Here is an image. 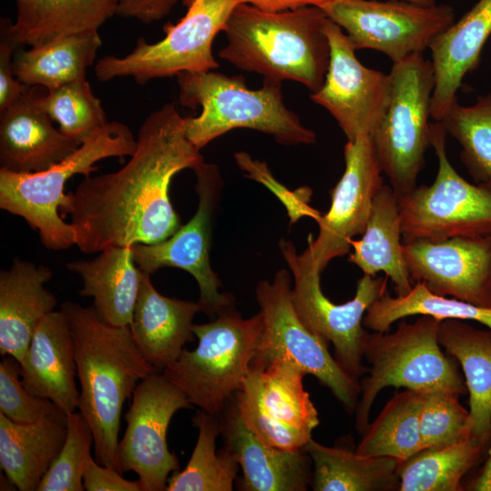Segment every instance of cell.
I'll return each instance as SVG.
<instances>
[{"label": "cell", "mask_w": 491, "mask_h": 491, "mask_svg": "<svg viewBox=\"0 0 491 491\" xmlns=\"http://www.w3.org/2000/svg\"><path fill=\"white\" fill-rule=\"evenodd\" d=\"M185 124L174 104L151 112L125 165L85 176L67 193L61 213L70 216L75 246L83 253L158 243L181 226L169 197L171 182L179 172L205 163L186 136Z\"/></svg>", "instance_id": "1"}, {"label": "cell", "mask_w": 491, "mask_h": 491, "mask_svg": "<svg viewBox=\"0 0 491 491\" xmlns=\"http://www.w3.org/2000/svg\"><path fill=\"white\" fill-rule=\"evenodd\" d=\"M60 310L74 338L80 385L77 408L91 426L95 460L120 472L118 444L124 403L155 371L138 350L129 326L105 323L93 306L65 301Z\"/></svg>", "instance_id": "2"}, {"label": "cell", "mask_w": 491, "mask_h": 491, "mask_svg": "<svg viewBox=\"0 0 491 491\" xmlns=\"http://www.w3.org/2000/svg\"><path fill=\"white\" fill-rule=\"evenodd\" d=\"M326 18L316 6L272 12L240 3L227 20L218 56L264 80L296 81L316 92L329 65Z\"/></svg>", "instance_id": "3"}, {"label": "cell", "mask_w": 491, "mask_h": 491, "mask_svg": "<svg viewBox=\"0 0 491 491\" xmlns=\"http://www.w3.org/2000/svg\"><path fill=\"white\" fill-rule=\"evenodd\" d=\"M176 79L181 105L202 108L198 116L186 117L185 124L187 138L200 150L236 128L262 132L285 145L316 142V134L286 105L280 82L264 80L254 90L243 77L215 71L184 72Z\"/></svg>", "instance_id": "4"}, {"label": "cell", "mask_w": 491, "mask_h": 491, "mask_svg": "<svg viewBox=\"0 0 491 491\" xmlns=\"http://www.w3.org/2000/svg\"><path fill=\"white\" fill-rule=\"evenodd\" d=\"M136 145L130 128L113 121L46 170L19 174L0 168V208L25 219L50 250L75 246L73 225L58 213L66 199V182L76 175H91L98 169L95 165L100 160L130 156Z\"/></svg>", "instance_id": "5"}, {"label": "cell", "mask_w": 491, "mask_h": 491, "mask_svg": "<svg viewBox=\"0 0 491 491\" xmlns=\"http://www.w3.org/2000/svg\"><path fill=\"white\" fill-rule=\"evenodd\" d=\"M440 320L421 316L415 322L401 319L393 333H368L364 358L367 376L361 378L355 409V426L363 434L376 397L388 386L418 392L444 388L459 396L467 392L455 361L445 355L438 341Z\"/></svg>", "instance_id": "6"}, {"label": "cell", "mask_w": 491, "mask_h": 491, "mask_svg": "<svg viewBox=\"0 0 491 491\" xmlns=\"http://www.w3.org/2000/svg\"><path fill=\"white\" fill-rule=\"evenodd\" d=\"M263 327L261 314L243 318L228 308L206 324H193L194 350L184 348L162 374L189 402L216 416L242 386L256 356Z\"/></svg>", "instance_id": "7"}, {"label": "cell", "mask_w": 491, "mask_h": 491, "mask_svg": "<svg viewBox=\"0 0 491 491\" xmlns=\"http://www.w3.org/2000/svg\"><path fill=\"white\" fill-rule=\"evenodd\" d=\"M185 15L175 25H166L165 36L148 43L138 38L124 56L105 55L95 65L97 80L133 78L145 85L180 73H203L219 67L212 52L216 35L225 30L234 8L243 0H184Z\"/></svg>", "instance_id": "8"}, {"label": "cell", "mask_w": 491, "mask_h": 491, "mask_svg": "<svg viewBox=\"0 0 491 491\" xmlns=\"http://www.w3.org/2000/svg\"><path fill=\"white\" fill-rule=\"evenodd\" d=\"M446 135L440 122L430 124L436 176L430 185L398 196L403 243L491 237V188L473 185L455 170L446 152Z\"/></svg>", "instance_id": "9"}, {"label": "cell", "mask_w": 491, "mask_h": 491, "mask_svg": "<svg viewBox=\"0 0 491 491\" xmlns=\"http://www.w3.org/2000/svg\"><path fill=\"white\" fill-rule=\"evenodd\" d=\"M389 75L390 103L372 139L382 172L400 196L416 186L430 146L435 79L432 62L423 54L393 63Z\"/></svg>", "instance_id": "10"}, {"label": "cell", "mask_w": 491, "mask_h": 491, "mask_svg": "<svg viewBox=\"0 0 491 491\" xmlns=\"http://www.w3.org/2000/svg\"><path fill=\"white\" fill-rule=\"evenodd\" d=\"M279 248L294 277L291 299L298 317L312 333L333 345L335 359L359 381L368 372L363 364L368 335L363 318L368 307L387 291L388 277L364 275L357 281L355 296L335 304L322 291L318 267L303 252L298 254L288 240L281 239Z\"/></svg>", "instance_id": "11"}, {"label": "cell", "mask_w": 491, "mask_h": 491, "mask_svg": "<svg viewBox=\"0 0 491 491\" xmlns=\"http://www.w3.org/2000/svg\"><path fill=\"white\" fill-rule=\"evenodd\" d=\"M291 289V276L284 268L272 281L257 283L256 299L263 327L252 363L265 367L278 359L288 360L327 387L348 413L355 412L359 381L332 356L329 344L302 323L292 303Z\"/></svg>", "instance_id": "12"}, {"label": "cell", "mask_w": 491, "mask_h": 491, "mask_svg": "<svg viewBox=\"0 0 491 491\" xmlns=\"http://www.w3.org/2000/svg\"><path fill=\"white\" fill-rule=\"evenodd\" d=\"M305 375L285 359L265 367L252 363L235 406L246 427L265 444L293 451L312 438L319 418L304 388Z\"/></svg>", "instance_id": "13"}, {"label": "cell", "mask_w": 491, "mask_h": 491, "mask_svg": "<svg viewBox=\"0 0 491 491\" xmlns=\"http://www.w3.org/2000/svg\"><path fill=\"white\" fill-rule=\"evenodd\" d=\"M321 9L345 31L356 50L379 51L392 63L423 54L455 21L448 5L404 0H336Z\"/></svg>", "instance_id": "14"}, {"label": "cell", "mask_w": 491, "mask_h": 491, "mask_svg": "<svg viewBox=\"0 0 491 491\" xmlns=\"http://www.w3.org/2000/svg\"><path fill=\"white\" fill-rule=\"evenodd\" d=\"M195 173L198 205L191 219L168 238L150 245L135 244L132 250L144 273L152 275L164 267L188 272L197 282L202 312L213 316L235 305L231 294L219 291L222 283L210 264L212 224L223 182L215 165L204 163Z\"/></svg>", "instance_id": "15"}, {"label": "cell", "mask_w": 491, "mask_h": 491, "mask_svg": "<svg viewBox=\"0 0 491 491\" xmlns=\"http://www.w3.org/2000/svg\"><path fill=\"white\" fill-rule=\"evenodd\" d=\"M192 406L162 373H152L135 387L125 415L126 428L118 444V463L122 474H137L142 491H165L169 474L179 467L167 446V428L176 411Z\"/></svg>", "instance_id": "16"}, {"label": "cell", "mask_w": 491, "mask_h": 491, "mask_svg": "<svg viewBox=\"0 0 491 491\" xmlns=\"http://www.w3.org/2000/svg\"><path fill=\"white\" fill-rule=\"evenodd\" d=\"M330 46L327 72L310 98L334 117L347 141L371 136L388 108L391 77L365 66L345 31L328 17L324 25Z\"/></svg>", "instance_id": "17"}, {"label": "cell", "mask_w": 491, "mask_h": 491, "mask_svg": "<svg viewBox=\"0 0 491 491\" xmlns=\"http://www.w3.org/2000/svg\"><path fill=\"white\" fill-rule=\"evenodd\" d=\"M345 171L331 191V205L316 220L319 232L309 235L303 252L323 272L336 257L350 253L353 237L363 235L373 200L383 184L373 139L361 135L344 147Z\"/></svg>", "instance_id": "18"}, {"label": "cell", "mask_w": 491, "mask_h": 491, "mask_svg": "<svg viewBox=\"0 0 491 491\" xmlns=\"http://www.w3.org/2000/svg\"><path fill=\"white\" fill-rule=\"evenodd\" d=\"M412 282L432 293L491 306V237L403 243Z\"/></svg>", "instance_id": "19"}, {"label": "cell", "mask_w": 491, "mask_h": 491, "mask_svg": "<svg viewBox=\"0 0 491 491\" xmlns=\"http://www.w3.org/2000/svg\"><path fill=\"white\" fill-rule=\"evenodd\" d=\"M38 86H31L0 110V168L36 173L59 163L82 143L65 135L37 105Z\"/></svg>", "instance_id": "20"}, {"label": "cell", "mask_w": 491, "mask_h": 491, "mask_svg": "<svg viewBox=\"0 0 491 491\" xmlns=\"http://www.w3.org/2000/svg\"><path fill=\"white\" fill-rule=\"evenodd\" d=\"M19 364L27 391L51 400L66 416L75 411L79 401L75 349L62 310H55L40 321Z\"/></svg>", "instance_id": "21"}, {"label": "cell", "mask_w": 491, "mask_h": 491, "mask_svg": "<svg viewBox=\"0 0 491 491\" xmlns=\"http://www.w3.org/2000/svg\"><path fill=\"white\" fill-rule=\"evenodd\" d=\"M220 424L225 447L242 470L241 490H307L312 481L311 458L303 448L290 451L265 444L246 427L235 404Z\"/></svg>", "instance_id": "22"}, {"label": "cell", "mask_w": 491, "mask_h": 491, "mask_svg": "<svg viewBox=\"0 0 491 491\" xmlns=\"http://www.w3.org/2000/svg\"><path fill=\"white\" fill-rule=\"evenodd\" d=\"M202 312L198 302L168 297L142 272L137 300L129 326L134 341L146 362L162 373L194 341L193 319Z\"/></svg>", "instance_id": "23"}, {"label": "cell", "mask_w": 491, "mask_h": 491, "mask_svg": "<svg viewBox=\"0 0 491 491\" xmlns=\"http://www.w3.org/2000/svg\"><path fill=\"white\" fill-rule=\"evenodd\" d=\"M53 276L51 268L15 258L0 272V354L20 362L35 327L57 305L45 287Z\"/></svg>", "instance_id": "24"}, {"label": "cell", "mask_w": 491, "mask_h": 491, "mask_svg": "<svg viewBox=\"0 0 491 491\" xmlns=\"http://www.w3.org/2000/svg\"><path fill=\"white\" fill-rule=\"evenodd\" d=\"M491 35V0H478L457 22L452 23L429 45L435 85L431 117L439 122L457 101L467 73L476 67L482 48Z\"/></svg>", "instance_id": "25"}, {"label": "cell", "mask_w": 491, "mask_h": 491, "mask_svg": "<svg viewBox=\"0 0 491 491\" xmlns=\"http://www.w3.org/2000/svg\"><path fill=\"white\" fill-rule=\"evenodd\" d=\"M82 280L80 295L93 298L98 317L115 326H129L137 300L142 271L136 266L132 246H111L90 260L66 264Z\"/></svg>", "instance_id": "26"}, {"label": "cell", "mask_w": 491, "mask_h": 491, "mask_svg": "<svg viewBox=\"0 0 491 491\" xmlns=\"http://www.w3.org/2000/svg\"><path fill=\"white\" fill-rule=\"evenodd\" d=\"M67 419L15 423L0 413V466L20 491H35L62 449Z\"/></svg>", "instance_id": "27"}, {"label": "cell", "mask_w": 491, "mask_h": 491, "mask_svg": "<svg viewBox=\"0 0 491 491\" xmlns=\"http://www.w3.org/2000/svg\"><path fill=\"white\" fill-rule=\"evenodd\" d=\"M402 228L398 195L383 185L376 193L363 236L352 240L348 261L364 275L383 272L395 286L397 296L408 294L413 282L402 251Z\"/></svg>", "instance_id": "28"}, {"label": "cell", "mask_w": 491, "mask_h": 491, "mask_svg": "<svg viewBox=\"0 0 491 491\" xmlns=\"http://www.w3.org/2000/svg\"><path fill=\"white\" fill-rule=\"evenodd\" d=\"M11 30L23 45L34 46L57 37L99 31L116 15L120 0H15Z\"/></svg>", "instance_id": "29"}, {"label": "cell", "mask_w": 491, "mask_h": 491, "mask_svg": "<svg viewBox=\"0 0 491 491\" xmlns=\"http://www.w3.org/2000/svg\"><path fill=\"white\" fill-rule=\"evenodd\" d=\"M438 341L462 367L469 395L471 436L486 446L491 438V331L446 319L440 322Z\"/></svg>", "instance_id": "30"}, {"label": "cell", "mask_w": 491, "mask_h": 491, "mask_svg": "<svg viewBox=\"0 0 491 491\" xmlns=\"http://www.w3.org/2000/svg\"><path fill=\"white\" fill-rule=\"evenodd\" d=\"M102 45L99 31L69 35L19 48L13 57L14 76L27 86L46 90L85 79Z\"/></svg>", "instance_id": "31"}, {"label": "cell", "mask_w": 491, "mask_h": 491, "mask_svg": "<svg viewBox=\"0 0 491 491\" xmlns=\"http://www.w3.org/2000/svg\"><path fill=\"white\" fill-rule=\"evenodd\" d=\"M314 466L311 486L316 491L399 490V461L369 456L343 447L324 446L313 438L304 446Z\"/></svg>", "instance_id": "32"}, {"label": "cell", "mask_w": 491, "mask_h": 491, "mask_svg": "<svg viewBox=\"0 0 491 491\" xmlns=\"http://www.w3.org/2000/svg\"><path fill=\"white\" fill-rule=\"evenodd\" d=\"M485 445L470 436L457 442L423 448L399 461L400 491H461V481L481 456Z\"/></svg>", "instance_id": "33"}, {"label": "cell", "mask_w": 491, "mask_h": 491, "mask_svg": "<svg viewBox=\"0 0 491 491\" xmlns=\"http://www.w3.org/2000/svg\"><path fill=\"white\" fill-rule=\"evenodd\" d=\"M421 403V392L406 389L396 393L369 423L356 451L363 456L404 461L422 450Z\"/></svg>", "instance_id": "34"}, {"label": "cell", "mask_w": 491, "mask_h": 491, "mask_svg": "<svg viewBox=\"0 0 491 491\" xmlns=\"http://www.w3.org/2000/svg\"><path fill=\"white\" fill-rule=\"evenodd\" d=\"M416 315L429 316L440 321H476L491 331V306L436 295L421 282L415 283L411 291L403 296H391L386 291L368 307L363 326L374 332H388L396 321Z\"/></svg>", "instance_id": "35"}, {"label": "cell", "mask_w": 491, "mask_h": 491, "mask_svg": "<svg viewBox=\"0 0 491 491\" xmlns=\"http://www.w3.org/2000/svg\"><path fill=\"white\" fill-rule=\"evenodd\" d=\"M192 422L198 429L195 446L185 467L168 478L165 491H232L239 465L226 447L215 451L221 433L216 416L200 409Z\"/></svg>", "instance_id": "36"}, {"label": "cell", "mask_w": 491, "mask_h": 491, "mask_svg": "<svg viewBox=\"0 0 491 491\" xmlns=\"http://www.w3.org/2000/svg\"><path fill=\"white\" fill-rule=\"evenodd\" d=\"M461 145L460 157L475 180L491 188V94L470 105L457 101L439 121Z\"/></svg>", "instance_id": "37"}, {"label": "cell", "mask_w": 491, "mask_h": 491, "mask_svg": "<svg viewBox=\"0 0 491 491\" xmlns=\"http://www.w3.org/2000/svg\"><path fill=\"white\" fill-rule=\"evenodd\" d=\"M44 90L37 88V105L72 139L82 143L109 122L86 79Z\"/></svg>", "instance_id": "38"}, {"label": "cell", "mask_w": 491, "mask_h": 491, "mask_svg": "<svg viewBox=\"0 0 491 491\" xmlns=\"http://www.w3.org/2000/svg\"><path fill=\"white\" fill-rule=\"evenodd\" d=\"M454 391L421 392L419 430L423 448L444 446L471 436V418Z\"/></svg>", "instance_id": "39"}, {"label": "cell", "mask_w": 491, "mask_h": 491, "mask_svg": "<svg viewBox=\"0 0 491 491\" xmlns=\"http://www.w3.org/2000/svg\"><path fill=\"white\" fill-rule=\"evenodd\" d=\"M65 444L40 482L37 491H83V475L92 457L94 435L80 412L67 415Z\"/></svg>", "instance_id": "40"}, {"label": "cell", "mask_w": 491, "mask_h": 491, "mask_svg": "<svg viewBox=\"0 0 491 491\" xmlns=\"http://www.w3.org/2000/svg\"><path fill=\"white\" fill-rule=\"evenodd\" d=\"M20 364L10 355L0 363V413L15 423H33L44 417L66 420L51 400L32 395L23 385Z\"/></svg>", "instance_id": "41"}, {"label": "cell", "mask_w": 491, "mask_h": 491, "mask_svg": "<svg viewBox=\"0 0 491 491\" xmlns=\"http://www.w3.org/2000/svg\"><path fill=\"white\" fill-rule=\"evenodd\" d=\"M11 23L6 17L0 19V110L12 105L31 87L19 82L13 74V57L22 45L12 33Z\"/></svg>", "instance_id": "42"}, {"label": "cell", "mask_w": 491, "mask_h": 491, "mask_svg": "<svg viewBox=\"0 0 491 491\" xmlns=\"http://www.w3.org/2000/svg\"><path fill=\"white\" fill-rule=\"evenodd\" d=\"M83 485L87 491H142L138 480H127L116 469L100 465L93 457L85 466Z\"/></svg>", "instance_id": "43"}, {"label": "cell", "mask_w": 491, "mask_h": 491, "mask_svg": "<svg viewBox=\"0 0 491 491\" xmlns=\"http://www.w3.org/2000/svg\"><path fill=\"white\" fill-rule=\"evenodd\" d=\"M178 0H120L116 15L144 24L159 21L167 15Z\"/></svg>", "instance_id": "44"}, {"label": "cell", "mask_w": 491, "mask_h": 491, "mask_svg": "<svg viewBox=\"0 0 491 491\" xmlns=\"http://www.w3.org/2000/svg\"><path fill=\"white\" fill-rule=\"evenodd\" d=\"M336 0H243V3L252 5L265 11H286L306 6L323 8Z\"/></svg>", "instance_id": "45"}, {"label": "cell", "mask_w": 491, "mask_h": 491, "mask_svg": "<svg viewBox=\"0 0 491 491\" xmlns=\"http://www.w3.org/2000/svg\"><path fill=\"white\" fill-rule=\"evenodd\" d=\"M468 490L491 491V448L479 474L469 484Z\"/></svg>", "instance_id": "46"}, {"label": "cell", "mask_w": 491, "mask_h": 491, "mask_svg": "<svg viewBox=\"0 0 491 491\" xmlns=\"http://www.w3.org/2000/svg\"><path fill=\"white\" fill-rule=\"evenodd\" d=\"M404 1L411 2V3H415L418 5H431L436 4V0H404Z\"/></svg>", "instance_id": "47"}]
</instances>
